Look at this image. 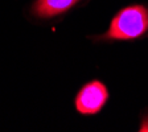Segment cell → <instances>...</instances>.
Listing matches in <instances>:
<instances>
[{
	"mask_svg": "<svg viewBox=\"0 0 148 132\" xmlns=\"http://www.w3.org/2000/svg\"><path fill=\"white\" fill-rule=\"evenodd\" d=\"M148 31V9L144 5H128L111 20L106 38L135 40Z\"/></svg>",
	"mask_w": 148,
	"mask_h": 132,
	"instance_id": "6da1fadb",
	"label": "cell"
},
{
	"mask_svg": "<svg viewBox=\"0 0 148 132\" xmlns=\"http://www.w3.org/2000/svg\"><path fill=\"white\" fill-rule=\"evenodd\" d=\"M108 99L107 87L99 81L86 83L75 96V108L82 115L98 114Z\"/></svg>",
	"mask_w": 148,
	"mask_h": 132,
	"instance_id": "7a4b0ae2",
	"label": "cell"
},
{
	"mask_svg": "<svg viewBox=\"0 0 148 132\" xmlns=\"http://www.w3.org/2000/svg\"><path fill=\"white\" fill-rule=\"evenodd\" d=\"M78 1L79 0H37L33 5V13L44 18L54 17L73 8Z\"/></svg>",
	"mask_w": 148,
	"mask_h": 132,
	"instance_id": "3957f363",
	"label": "cell"
},
{
	"mask_svg": "<svg viewBox=\"0 0 148 132\" xmlns=\"http://www.w3.org/2000/svg\"><path fill=\"white\" fill-rule=\"evenodd\" d=\"M139 131L140 132H148V116L144 118V120L142 122V124H140V128H139Z\"/></svg>",
	"mask_w": 148,
	"mask_h": 132,
	"instance_id": "277c9868",
	"label": "cell"
}]
</instances>
